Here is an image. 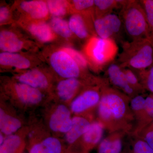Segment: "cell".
I'll return each mask as SVG.
<instances>
[{
	"mask_svg": "<svg viewBox=\"0 0 153 153\" xmlns=\"http://www.w3.org/2000/svg\"><path fill=\"white\" fill-rule=\"evenodd\" d=\"M40 53L53 73L61 79L79 78L85 71L59 44L45 45Z\"/></svg>",
	"mask_w": 153,
	"mask_h": 153,
	"instance_id": "6da1fadb",
	"label": "cell"
},
{
	"mask_svg": "<svg viewBox=\"0 0 153 153\" xmlns=\"http://www.w3.org/2000/svg\"><path fill=\"white\" fill-rule=\"evenodd\" d=\"M119 55L120 66L142 71L153 65V47L147 38L132 40L123 43Z\"/></svg>",
	"mask_w": 153,
	"mask_h": 153,
	"instance_id": "7a4b0ae2",
	"label": "cell"
},
{
	"mask_svg": "<svg viewBox=\"0 0 153 153\" xmlns=\"http://www.w3.org/2000/svg\"><path fill=\"white\" fill-rule=\"evenodd\" d=\"M120 17L126 33L132 40L147 38L148 24L139 1H122Z\"/></svg>",
	"mask_w": 153,
	"mask_h": 153,
	"instance_id": "3957f363",
	"label": "cell"
},
{
	"mask_svg": "<svg viewBox=\"0 0 153 153\" xmlns=\"http://www.w3.org/2000/svg\"><path fill=\"white\" fill-rule=\"evenodd\" d=\"M43 47L15 24L1 27V52L39 53Z\"/></svg>",
	"mask_w": 153,
	"mask_h": 153,
	"instance_id": "277c9868",
	"label": "cell"
},
{
	"mask_svg": "<svg viewBox=\"0 0 153 153\" xmlns=\"http://www.w3.org/2000/svg\"><path fill=\"white\" fill-rule=\"evenodd\" d=\"M118 50L115 40L94 36L85 43L82 53L87 59L89 67L98 70L114 60Z\"/></svg>",
	"mask_w": 153,
	"mask_h": 153,
	"instance_id": "5b68a950",
	"label": "cell"
},
{
	"mask_svg": "<svg viewBox=\"0 0 153 153\" xmlns=\"http://www.w3.org/2000/svg\"><path fill=\"white\" fill-rule=\"evenodd\" d=\"M46 64L47 63L43 59L40 52L0 53L1 71L19 73Z\"/></svg>",
	"mask_w": 153,
	"mask_h": 153,
	"instance_id": "8992f818",
	"label": "cell"
},
{
	"mask_svg": "<svg viewBox=\"0 0 153 153\" xmlns=\"http://www.w3.org/2000/svg\"><path fill=\"white\" fill-rule=\"evenodd\" d=\"M15 23L21 21H48L51 18L46 1L18 0L12 4Z\"/></svg>",
	"mask_w": 153,
	"mask_h": 153,
	"instance_id": "52a82bcc",
	"label": "cell"
},
{
	"mask_svg": "<svg viewBox=\"0 0 153 153\" xmlns=\"http://www.w3.org/2000/svg\"><path fill=\"white\" fill-rule=\"evenodd\" d=\"M55 74L47 64L19 73H14L13 78L18 82L30 85L42 91L53 88V75Z\"/></svg>",
	"mask_w": 153,
	"mask_h": 153,
	"instance_id": "ba28073f",
	"label": "cell"
},
{
	"mask_svg": "<svg viewBox=\"0 0 153 153\" xmlns=\"http://www.w3.org/2000/svg\"><path fill=\"white\" fill-rule=\"evenodd\" d=\"M33 40L44 46L46 44L60 45L59 38L46 21H21L15 23Z\"/></svg>",
	"mask_w": 153,
	"mask_h": 153,
	"instance_id": "9c48e42d",
	"label": "cell"
},
{
	"mask_svg": "<svg viewBox=\"0 0 153 153\" xmlns=\"http://www.w3.org/2000/svg\"><path fill=\"white\" fill-rule=\"evenodd\" d=\"M3 90L6 93L16 98L23 104L33 105L38 104L44 97V91L12 79H4Z\"/></svg>",
	"mask_w": 153,
	"mask_h": 153,
	"instance_id": "30bf717a",
	"label": "cell"
},
{
	"mask_svg": "<svg viewBox=\"0 0 153 153\" xmlns=\"http://www.w3.org/2000/svg\"><path fill=\"white\" fill-rule=\"evenodd\" d=\"M126 105L123 99L116 94H105L101 98L99 105V113L103 119H118L122 117L126 111Z\"/></svg>",
	"mask_w": 153,
	"mask_h": 153,
	"instance_id": "8fae6325",
	"label": "cell"
},
{
	"mask_svg": "<svg viewBox=\"0 0 153 153\" xmlns=\"http://www.w3.org/2000/svg\"><path fill=\"white\" fill-rule=\"evenodd\" d=\"M122 22L116 14L110 13L94 21V28L97 36L103 39H112L118 36L121 31Z\"/></svg>",
	"mask_w": 153,
	"mask_h": 153,
	"instance_id": "7c38bea8",
	"label": "cell"
},
{
	"mask_svg": "<svg viewBox=\"0 0 153 153\" xmlns=\"http://www.w3.org/2000/svg\"><path fill=\"white\" fill-rule=\"evenodd\" d=\"M93 17L81 14H71L68 20V25L71 32L77 40L85 43L91 37L97 36L94 28Z\"/></svg>",
	"mask_w": 153,
	"mask_h": 153,
	"instance_id": "4fadbf2b",
	"label": "cell"
},
{
	"mask_svg": "<svg viewBox=\"0 0 153 153\" xmlns=\"http://www.w3.org/2000/svg\"><path fill=\"white\" fill-rule=\"evenodd\" d=\"M72 124L71 111L64 105H60L51 115L49 126L52 131L66 134Z\"/></svg>",
	"mask_w": 153,
	"mask_h": 153,
	"instance_id": "5bb4252c",
	"label": "cell"
},
{
	"mask_svg": "<svg viewBox=\"0 0 153 153\" xmlns=\"http://www.w3.org/2000/svg\"><path fill=\"white\" fill-rule=\"evenodd\" d=\"M52 31L59 38L60 45H73L76 39L69 27L68 21L63 18L51 17L48 21Z\"/></svg>",
	"mask_w": 153,
	"mask_h": 153,
	"instance_id": "9a60e30c",
	"label": "cell"
},
{
	"mask_svg": "<svg viewBox=\"0 0 153 153\" xmlns=\"http://www.w3.org/2000/svg\"><path fill=\"white\" fill-rule=\"evenodd\" d=\"M100 100V96L97 91L88 89L74 99L71 102L70 109L74 113H80L97 104Z\"/></svg>",
	"mask_w": 153,
	"mask_h": 153,
	"instance_id": "2e32d148",
	"label": "cell"
},
{
	"mask_svg": "<svg viewBox=\"0 0 153 153\" xmlns=\"http://www.w3.org/2000/svg\"><path fill=\"white\" fill-rule=\"evenodd\" d=\"M81 85V82L78 78L62 79L56 84L55 93L61 100L69 101L76 95Z\"/></svg>",
	"mask_w": 153,
	"mask_h": 153,
	"instance_id": "e0dca14e",
	"label": "cell"
},
{
	"mask_svg": "<svg viewBox=\"0 0 153 153\" xmlns=\"http://www.w3.org/2000/svg\"><path fill=\"white\" fill-rule=\"evenodd\" d=\"M108 74L111 81L116 86L122 88L128 94L133 93L134 89L127 80L125 74L120 65L112 63L108 66Z\"/></svg>",
	"mask_w": 153,
	"mask_h": 153,
	"instance_id": "ac0fdd59",
	"label": "cell"
},
{
	"mask_svg": "<svg viewBox=\"0 0 153 153\" xmlns=\"http://www.w3.org/2000/svg\"><path fill=\"white\" fill-rule=\"evenodd\" d=\"M91 124L84 118L74 117L72 118V124L70 130L65 134L66 142L69 144H73L80 137L87 131Z\"/></svg>",
	"mask_w": 153,
	"mask_h": 153,
	"instance_id": "d6986e66",
	"label": "cell"
},
{
	"mask_svg": "<svg viewBox=\"0 0 153 153\" xmlns=\"http://www.w3.org/2000/svg\"><path fill=\"white\" fill-rule=\"evenodd\" d=\"M62 151L63 147L60 140L50 137L33 145L29 153H62Z\"/></svg>",
	"mask_w": 153,
	"mask_h": 153,
	"instance_id": "ffe728a7",
	"label": "cell"
},
{
	"mask_svg": "<svg viewBox=\"0 0 153 153\" xmlns=\"http://www.w3.org/2000/svg\"><path fill=\"white\" fill-rule=\"evenodd\" d=\"M21 122L17 118L0 109V129L1 133L7 136L13 134L22 127Z\"/></svg>",
	"mask_w": 153,
	"mask_h": 153,
	"instance_id": "44dd1931",
	"label": "cell"
},
{
	"mask_svg": "<svg viewBox=\"0 0 153 153\" xmlns=\"http://www.w3.org/2000/svg\"><path fill=\"white\" fill-rule=\"evenodd\" d=\"M71 15L77 13L95 19L94 3L93 0L68 1Z\"/></svg>",
	"mask_w": 153,
	"mask_h": 153,
	"instance_id": "7402d4cb",
	"label": "cell"
},
{
	"mask_svg": "<svg viewBox=\"0 0 153 153\" xmlns=\"http://www.w3.org/2000/svg\"><path fill=\"white\" fill-rule=\"evenodd\" d=\"M25 147L21 137L17 135L7 136L0 146V153H22Z\"/></svg>",
	"mask_w": 153,
	"mask_h": 153,
	"instance_id": "603a6c76",
	"label": "cell"
},
{
	"mask_svg": "<svg viewBox=\"0 0 153 153\" xmlns=\"http://www.w3.org/2000/svg\"><path fill=\"white\" fill-rule=\"evenodd\" d=\"M46 2L51 17L64 19L68 14L71 15L68 1L47 0Z\"/></svg>",
	"mask_w": 153,
	"mask_h": 153,
	"instance_id": "cb8c5ba5",
	"label": "cell"
},
{
	"mask_svg": "<svg viewBox=\"0 0 153 153\" xmlns=\"http://www.w3.org/2000/svg\"><path fill=\"white\" fill-rule=\"evenodd\" d=\"M95 19L104 16L112 13L114 9L121 6V1L94 0Z\"/></svg>",
	"mask_w": 153,
	"mask_h": 153,
	"instance_id": "d4e9b609",
	"label": "cell"
},
{
	"mask_svg": "<svg viewBox=\"0 0 153 153\" xmlns=\"http://www.w3.org/2000/svg\"><path fill=\"white\" fill-rule=\"evenodd\" d=\"M102 134V125L99 123H94L91 124L89 128L83 135V140L89 144H95L101 140Z\"/></svg>",
	"mask_w": 153,
	"mask_h": 153,
	"instance_id": "484cf974",
	"label": "cell"
},
{
	"mask_svg": "<svg viewBox=\"0 0 153 153\" xmlns=\"http://www.w3.org/2000/svg\"><path fill=\"white\" fill-rule=\"evenodd\" d=\"M15 24L12 9V4L6 1H1L0 4V26H8Z\"/></svg>",
	"mask_w": 153,
	"mask_h": 153,
	"instance_id": "4316f807",
	"label": "cell"
},
{
	"mask_svg": "<svg viewBox=\"0 0 153 153\" xmlns=\"http://www.w3.org/2000/svg\"><path fill=\"white\" fill-rule=\"evenodd\" d=\"M144 9L148 24L147 39L153 47V0L140 1Z\"/></svg>",
	"mask_w": 153,
	"mask_h": 153,
	"instance_id": "83f0119b",
	"label": "cell"
},
{
	"mask_svg": "<svg viewBox=\"0 0 153 153\" xmlns=\"http://www.w3.org/2000/svg\"><path fill=\"white\" fill-rule=\"evenodd\" d=\"M122 147L120 140H104L100 145L99 153H120Z\"/></svg>",
	"mask_w": 153,
	"mask_h": 153,
	"instance_id": "f1b7e54d",
	"label": "cell"
},
{
	"mask_svg": "<svg viewBox=\"0 0 153 153\" xmlns=\"http://www.w3.org/2000/svg\"><path fill=\"white\" fill-rule=\"evenodd\" d=\"M62 48L65 51L68 52L73 59L75 60L79 66L84 70H87V68L89 67L88 62L86 57L83 55V53L77 51L74 49L71 46H66V45H61Z\"/></svg>",
	"mask_w": 153,
	"mask_h": 153,
	"instance_id": "f546056e",
	"label": "cell"
},
{
	"mask_svg": "<svg viewBox=\"0 0 153 153\" xmlns=\"http://www.w3.org/2000/svg\"><path fill=\"white\" fill-rule=\"evenodd\" d=\"M134 153H153V149L146 142L139 141L135 144L134 149Z\"/></svg>",
	"mask_w": 153,
	"mask_h": 153,
	"instance_id": "4dcf8cb0",
	"label": "cell"
},
{
	"mask_svg": "<svg viewBox=\"0 0 153 153\" xmlns=\"http://www.w3.org/2000/svg\"><path fill=\"white\" fill-rule=\"evenodd\" d=\"M146 99L141 96H137L132 100L131 106L134 110L144 109Z\"/></svg>",
	"mask_w": 153,
	"mask_h": 153,
	"instance_id": "1f68e13d",
	"label": "cell"
},
{
	"mask_svg": "<svg viewBox=\"0 0 153 153\" xmlns=\"http://www.w3.org/2000/svg\"><path fill=\"white\" fill-rule=\"evenodd\" d=\"M146 76V85L149 91L153 93V65L148 70H142Z\"/></svg>",
	"mask_w": 153,
	"mask_h": 153,
	"instance_id": "d6a6232c",
	"label": "cell"
},
{
	"mask_svg": "<svg viewBox=\"0 0 153 153\" xmlns=\"http://www.w3.org/2000/svg\"><path fill=\"white\" fill-rule=\"evenodd\" d=\"M128 84L132 88L138 85V79L134 73L129 68H123Z\"/></svg>",
	"mask_w": 153,
	"mask_h": 153,
	"instance_id": "836d02e7",
	"label": "cell"
},
{
	"mask_svg": "<svg viewBox=\"0 0 153 153\" xmlns=\"http://www.w3.org/2000/svg\"><path fill=\"white\" fill-rule=\"evenodd\" d=\"M144 109L149 116L153 118V97H149L146 99Z\"/></svg>",
	"mask_w": 153,
	"mask_h": 153,
	"instance_id": "e575fe53",
	"label": "cell"
},
{
	"mask_svg": "<svg viewBox=\"0 0 153 153\" xmlns=\"http://www.w3.org/2000/svg\"><path fill=\"white\" fill-rule=\"evenodd\" d=\"M146 142L153 149V130L150 131L145 137Z\"/></svg>",
	"mask_w": 153,
	"mask_h": 153,
	"instance_id": "d590c367",
	"label": "cell"
},
{
	"mask_svg": "<svg viewBox=\"0 0 153 153\" xmlns=\"http://www.w3.org/2000/svg\"><path fill=\"white\" fill-rule=\"evenodd\" d=\"M5 138V137H4V136H3V134L1 133V135H0V145L1 144L4 142Z\"/></svg>",
	"mask_w": 153,
	"mask_h": 153,
	"instance_id": "8d00e7d4",
	"label": "cell"
},
{
	"mask_svg": "<svg viewBox=\"0 0 153 153\" xmlns=\"http://www.w3.org/2000/svg\"><path fill=\"white\" fill-rule=\"evenodd\" d=\"M152 130H153V129H152Z\"/></svg>",
	"mask_w": 153,
	"mask_h": 153,
	"instance_id": "74e56055",
	"label": "cell"
},
{
	"mask_svg": "<svg viewBox=\"0 0 153 153\" xmlns=\"http://www.w3.org/2000/svg\"></svg>",
	"mask_w": 153,
	"mask_h": 153,
	"instance_id": "f35d334b",
	"label": "cell"
}]
</instances>
